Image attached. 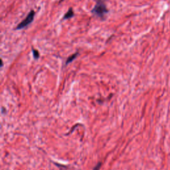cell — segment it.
Returning <instances> with one entry per match:
<instances>
[{"label":"cell","instance_id":"1","mask_svg":"<svg viewBox=\"0 0 170 170\" xmlns=\"http://www.w3.org/2000/svg\"><path fill=\"white\" fill-rule=\"evenodd\" d=\"M91 12L95 16L100 19H104L108 12V9L104 0H96V5H94Z\"/></svg>","mask_w":170,"mask_h":170},{"label":"cell","instance_id":"2","mask_svg":"<svg viewBox=\"0 0 170 170\" xmlns=\"http://www.w3.org/2000/svg\"><path fill=\"white\" fill-rule=\"evenodd\" d=\"M35 12L34 11V10L31 9L30 11L29 14L27 15V16L26 17L24 20L20 23V24H19L17 25L16 29L17 30L22 29L27 27V26H28L30 24H31L34 20V17H35Z\"/></svg>","mask_w":170,"mask_h":170},{"label":"cell","instance_id":"3","mask_svg":"<svg viewBox=\"0 0 170 170\" xmlns=\"http://www.w3.org/2000/svg\"><path fill=\"white\" fill-rule=\"evenodd\" d=\"M74 13L73 10V8H70L68 10L67 12L65 14V16L63 17V20H69V19H71L72 17H74Z\"/></svg>","mask_w":170,"mask_h":170},{"label":"cell","instance_id":"4","mask_svg":"<svg viewBox=\"0 0 170 170\" xmlns=\"http://www.w3.org/2000/svg\"><path fill=\"white\" fill-rule=\"evenodd\" d=\"M78 55V52H76V53H74L73 55H72L71 56H70L69 58L67 59V61H66V65H68V64L71 63L72 61H73V60L77 57V56Z\"/></svg>","mask_w":170,"mask_h":170},{"label":"cell","instance_id":"5","mask_svg":"<svg viewBox=\"0 0 170 170\" xmlns=\"http://www.w3.org/2000/svg\"><path fill=\"white\" fill-rule=\"evenodd\" d=\"M32 51H33V56H34V58H35V59H37L39 57V51L33 48L32 49Z\"/></svg>","mask_w":170,"mask_h":170},{"label":"cell","instance_id":"6","mask_svg":"<svg viewBox=\"0 0 170 170\" xmlns=\"http://www.w3.org/2000/svg\"><path fill=\"white\" fill-rule=\"evenodd\" d=\"M100 165H101V163L100 162V163H99L95 166V168H94L93 170H99L100 168Z\"/></svg>","mask_w":170,"mask_h":170}]
</instances>
